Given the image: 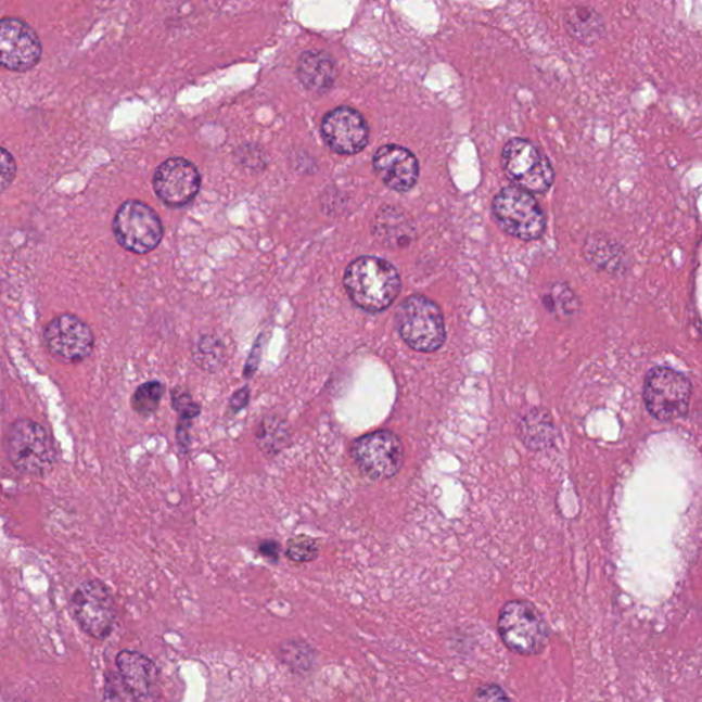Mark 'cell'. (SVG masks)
<instances>
[{
  "label": "cell",
  "instance_id": "6da1fadb",
  "mask_svg": "<svg viewBox=\"0 0 702 702\" xmlns=\"http://www.w3.org/2000/svg\"><path fill=\"white\" fill-rule=\"evenodd\" d=\"M343 284L353 303L369 314L390 308L403 288L397 268L386 259L372 256L348 264Z\"/></svg>",
  "mask_w": 702,
  "mask_h": 702
},
{
  "label": "cell",
  "instance_id": "7a4b0ae2",
  "mask_svg": "<svg viewBox=\"0 0 702 702\" xmlns=\"http://www.w3.org/2000/svg\"><path fill=\"white\" fill-rule=\"evenodd\" d=\"M7 456L20 475L43 477L56 462L53 436L38 421L15 420L7 435Z\"/></svg>",
  "mask_w": 702,
  "mask_h": 702
},
{
  "label": "cell",
  "instance_id": "3957f363",
  "mask_svg": "<svg viewBox=\"0 0 702 702\" xmlns=\"http://www.w3.org/2000/svg\"><path fill=\"white\" fill-rule=\"evenodd\" d=\"M497 626L503 644L519 656H537L548 647V623L533 602L507 601L498 612Z\"/></svg>",
  "mask_w": 702,
  "mask_h": 702
},
{
  "label": "cell",
  "instance_id": "277c9868",
  "mask_svg": "<svg viewBox=\"0 0 702 702\" xmlns=\"http://www.w3.org/2000/svg\"><path fill=\"white\" fill-rule=\"evenodd\" d=\"M400 337L413 350L434 353L446 341L444 315L439 306L424 295L408 296L397 310Z\"/></svg>",
  "mask_w": 702,
  "mask_h": 702
},
{
  "label": "cell",
  "instance_id": "5b68a950",
  "mask_svg": "<svg viewBox=\"0 0 702 702\" xmlns=\"http://www.w3.org/2000/svg\"><path fill=\"white\" fill-rule=\"evenodd\" d=\"M493 215L498 226L520 241H537L546 230L543 207L532 192L509 186L498 192L493 202Z\"/></svg>",
  "mask_w": 702,
  "mask_h": 702
},
{
  "label": "cell",
  "instance_id": "8992f818",
  "mask_svg": "<svg viewBox=\"0 0 702 702\" xmlns=\"http://www.w3.org/2000/svg\"><path fill=\"white\" fill-rule=\"evenodd\" d=\"M501 164L514 186L532 194H544L553 184L554 170L550 161L527 139L509 140L502 150Z\"/></svg>",
  "mask_w": 702,
  "mask_h": 702
},
{
  "label": "cell",
  "instance_id": "52a82bcc",
  "mask_svg": "<svg viewBox=\"0 0 702 702\" xmlns=\"http://www.w3.org/2000/svg\"><path fill=\"white\" fill-rule=\"evenodd\" d=\"M113 232L125 250L148 254L159 246L164 227L157 213L142 201L125 202L113 220Z\"/></svg>",
  "mask_w": 702,
  "mask_h": 702
},
{
  "label": "cell",
  "instance_id": "ba28073f",
  "mask_svg": "<svg viewBox=\"0 0 702 702\" xmlns=\"http://www.w3.org/2000/svg\"><path fill=\"white\" fill-rule=\"evenodd\" d=\"M690 395V382L674 369L653 368L644 379V405L656 420L669 421L684 416L689 409Z\"/></svg>",
  "mask_w": 702,
  "mask_h": 702
},
{
  "label": "cell",
  "instance_id": "9c48e42d",
  "mask_svg": "<svg viewBox=\"0 0 702 702\" xmlns=\"http://www.w3.org/2000/svg\"><path fill=\"white\" fill-rule=\"evenodd\" d=\"M352 456L360 471L373 481L394 477L404 464L403 442L392 431H376L358 438Z\"/></svg>",
  "mask_w": 702,
  "mask_h": 702
},
{
  "label": "cell",
  "instance_id": "30bf717a",
  "mask_svg": "<svg viewBox=\"0 0 702 702\" xmlns=\"http://www.w3.org/2000/svg\"><path fill=\"white\" fill-rule=\"evenodd\" d=\"M72 607L82 630L91 637L105 639L116 623V602L101 580H87L72 596Z\"/></svg>",
  "mask_w": 702,
  "mask_h": 702
},
{
  "label": "cell",
  "instance_id": "8fae6325",
  "mask_svg": "<svg viewBox=\"0 0 702 702\" xmlns=\"http://www.w3.org/2000/svg\"><path fill=\"white\" fill-rule=\"evenodd\" d=\"M43 340L51 356L69 363L87 360L95 347L91 327L71 314L54 317L43 330Z\"/></svg>",
  "mask_w": 702,
  "mask_h": 702
},
{
  "label": "cell",
  "instance_id": "7c38bea8",
  "mask_svg": "<svg viewBox=\"0 0 702 702\" xmlns=\"http://www.w3.org/2000/svg\"><path fill=\"white\" fill-rule=\"evenodd\" d=\"M201 181L200 170L183 157L164 161L153 176L155 194L170 207L190 204L201 190Z\"/></svg>",
  "mask_w": 702,
  "mask_h": 702
},
{
  "label": "cell",
  "instance_id": "4fadbf2b",
  "mask_svg": "<svg viewBox=\"0 0 702 702\" xmlns=\"http://www.w3.org/2000/svg\"><path fill=\"white\" fill-rule=\"evenodd\" d=\"M43 54L38 34L25 21L3 18L0 24V56L9 71L27 72L39 64Z\"/></svg>",
  "mask_w": 702,
  "mask_h": 702
},
{
  "label": "cell",
  "instance_id": "5bb4252c",
  "mask_svg": "<svg viewBox=\"0 0 702 702\" xmlns=\"http://www.w3.org/2000/svg\"><path fill=\"white\" fill-rule=\"evenodd\" d=\"M321 137L332 152L355 155L367 148L369 127L366 118L356 109L341 106L322 118Z\"/></svg>",
  "mask_w": 702,
  "mask_h": 702
},
{
  "label": "cell",
  "instance_id": "9a60e30c",
  "mask_svg": "<svg viewBox=\"0 0 702 702\" xmlns=\"http://www.w3.org/2000/svg\"><path fill=\"white\" fill-rule=\"evenodd\" d=\"M373 168L379 179L397 192L412 190L420 176L418 158L410 150L399 144L382 145L374 153Z\"/></svg>",
  "mask_w": 702,
  "mask_h": 702
},
{
  "label": "cell",
  "instance_id": "2e32d148",
  "mask_svg": "<svg viewBox=\"0 0 702 702\" xmlns=\"http://www.w3.org/2000/svg\"><path fill=\"white\" fill-rule=\"evenodd\" d=\"M117 667L124 688L135 702H157L159 674L152 660L142 653L124 650L117 656Z\"/></svg>",
  "mask_w": 702,
  "mask_h": 702
},
{
  "label": "cell",
  "instance_id": "e0dca14e",
  "mask_svg": "<svg viewBox=\"0 0 702 702\" xmlns=\"http://www.w3.org/2000/svg\"><path fill=\"white\" fill-rule=\"evenodd\" d=\"M298 77L306 90L324 93L336 80L335 61L324 51H306L298 61Z\"/></svg>",
  "mask_w": 702,
  "mask_h": 702
},
{
  "label": "cell",
  "instance_id": "ac0fdd59",
  "mask_svg": "<svg viewBox=\"0 0 702 702\" xmlns=\"http://www.w3.org/2000/svg\"><path fill=\"white\" fill-rule=\"evenodd\" d=\"M373 233L384 246L404 248L412 243L414 227L403 210L388 206L374 217Z\"/></svg>",
  "mask_w": 702,
  "mask_h": 702
},
{
  "label": "cell",
  "instance_id": "d6986e66",
  "mask_svg": "<svg viewBox=\"0 0 702 702\" xmlns=\"http://www.w3.org/2000/svg\"><path fill=\"white\" fill-rule=\"evenodd\" d=\"M585 254L591 265L610 273L624 272L628 264L623 248L605 237H591L586 241Z\"/></svg>",
  "mask_w": 702,
  "mask_h": 702
},
{
  "label": "cell",
  "instance_id": "ffe728a7",
  "mask_svg": "<svg viewBox=\"0 0 702 702\" xmlns=\"http://www.w3.org/2000/svg\"><path fill=\"white\" fill-rule=\"evenodd\" d=\"M565 27L575 39L584 43H595L605 33L604 21L600 14L586 7L570 9L565 14Z\"/></svg>",
  "mask_w": 702,
  "mask_h": 702
},
{
  "label": "cell",
  "instance_id": "44dd1931",
  "mask_svg": "<svg viewBox=\"0 0 702 702\" xmlns=\"http://www.w3.org/2000/svg\"><path fill=\"white\" fill-rule=\"evenodd\" d=\"M289 438L288 425L278 416H265L259 421L256 430V442L263 455L273 457L280 454L288 446Z\"/></svg>",
  "mask_w": 702,
  "mask_h": 702
},
{
  "label": "cell",
  "instance_id": "7402d4cb",
  "mask_svg": "<svg viewBox=\"0 0 702 702\" xmlns=\"http://www.w3.org/2000/svg\"><path fill=\"white\" fill-rule=\"evenodd\" d=\"M192 358L202 371L209 373L220 371L227 362L226 343L217 335H202L192 348Z\"/></svg>",
  "mask_w": 702,
  "mask_h": 702
},
{
  "label": "cell",
  "instance_id": "603a6c76",
  "mask_svg": "<svg viewBox=\"0 0 702 702\" xmlns=\"http://www.w3.org/2000/svg\"><path fill=\"white\" fill-rule=\"evenodd\" d=\"M523 439L525 444L534 449H543L553 441V425L550 416L543 410H534L522 423Z\"/></svg>",
  "mask_w": 702,
  "mask_h": 702
},
{
  "label": "cell",
  "instance_id": "cb8c5ba5",
  "mask_svg": "<svg viewBox=\"0 0 702 702\" xmlns=\"http://www.w3.org/2000/svg\"><path fill=\"white\" fill-rule=\"evenodd\" d=\"M165 395V384L159 381H149L140 384L135 390L131 397V408L133 412L142 416V418H150V416L157 412L161 400Z\"/></svg>",
  "mask_w": 702,
  "mask_h": 702
},
{
  "label": "cell",
  "instance_id": "d4e9b609",
  "mask_svg": "<svg viewBox=\"0 0 702 702\" xmlns=\"http://www.w3.org/2000/svg\"><path fill=\"white\" fill-rule=\"evenodd\" d=\"M319 544L314 538L308 537V535H298L289 540L288 550L285 554L290 560L295 561V563H309L314 561L319 556Z\"/></svg>",
  "mask_w": 702,
  "mask_h": 702
},
{
  "label": "cell",
  "instance_id": "484cf974",
  "mask_svg": "<svg viewBox=\"0 0 702 702\" xmlns=\"http://www.w3.org/2000/svg\"><path fill=\"white\" fill-rule=\"evenodd\" d=\"M171 408L178 412L179 421H184V423L192 424V421L201 413L200 404H196L189 390L183 387H175L171 392Z\"/></svg>",
  "mask_w": 702,
  "mask_h": 702
},
{
  "label": "cell",
  "instance_id": "4316f807",
  "mask_svg": "<svg viewBox=\"0 0 702 702\" xmlns=\"http://www.w3.org/2000/svg\"><path fill=\"white\" fill-rule=\"evenodd\" d=\"M550 299L554 309H561L565 314L574 311L576 306L575 295L565 284H556L551 290Z\"/></svg>",
  "mask_w": 702,
  "mask_h": 702
},
{
  "label": "cell",
  "instance_id": "83f0119b",
  "mask_svg": "<svg viewBox=\"0 0 702 702\" xmlns=\"http://www.w3.org/2000/svg\"><path fill=\"white\" fill-rule=\"evenodd\" d=\"M473 702H512V700L501 686L496 684H486L475 691Z\"/></svg>",
  "mask_w": 702,
  "mask_h": 702
},
{
  "label": "cell",
  "instance_id": "f1b7e54d",
  "mask_svg": "<svg viewBox=\"0 0 702 702\" xmlns=\"http://www.w3.org/2000/svg\"><path fill=\"white\" fill-rule=\"evenodd\" d=\"M15 171H17V165L13 155L8 152L7 149L2 150V190H8L9 186L13 183L15 178Z\"/></svg>",
  "mask_w": 702,
  "mask_h": 702
},
{
  "label": "cell",
  "instance_id": "f546056e",
  "mask_svg": "<svg viewBox=\"0 0 702 702\" xmlns=\"http://www.w3.org/2000/svg\"><path fill=\"white\" fill-rule=\"evenodd\" d=\"M250 397H252V392H250L248 386L239 388L230 399V412L233 414L241 412V410L247 407Z\"/></svg>",
  "mask_w": 702,
  "mask_h": 702
},
{
  "label": "cell",
  "instance_id": "4dcf8cb0",
  "mask_svg": "<svg viewBox=\"0 0 702 702\" xmlns=\"http://www.w3.org/2000/svg\"><path fill=\"white\" fill-rule=\"evenodd\" d=\"M263 346L259 345V341L254 345L252 353H250L248 360L246 362V368H244V376L252 378L256 373L259 366V360H261Z\"/></svg>",
  "mask_w": 702,
  "mask_h": 702
},
{
  "label": "cell",
  "instance_id": "1f68e13d",
  "mask_svg": "<svg viewBox=\"0 0 702 702\" xmlns=\"http://www.w3.org/2000/svg\"><path fill=\"white\" fill-rule=\"evenodd\" d=\"M259 553L265 556V558L276 561L279 559L280 546L278 543H275V540H264V543L259 545Z\"/></svg>",
  "mask_w": 702,
  "mask_h": 702
}]
</instances>
